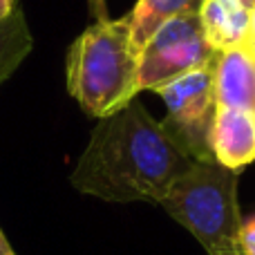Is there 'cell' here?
<instances>
[{"instance_id": "1", "label": "cell", "mask_w": 255, "mask_h": 255, "mask_svg": "<svg viewBox=\"0 0 255 255\" xmlns=\"http://www.w3.org/2000/svg\"><path fill=\"white\" fill-rule=\"evenodd\" d=\"M195 159L141 103L99 119L70 175L79 193L115 204H161Z\"/></svg>"}, {"instance_id": "2", "label": "cell", "mask_w": 255, "mask_h": 255, "mask_svg": "<svg viewBox=\"0 0 255 255\" xmlns=\"http://www.w3.org/2000/svg\"><path fill=\"white\" fill-rule=\"evenodd\" d=\"M65 76L70 97L94 119H106L134 101L139 52L128 18L90 25L67 52Z\"/></svg>"}, {"instance_id": "3", "label": "cell", "mask_w": 255, "mask_h": 255, "mask_svg": "<svg viewBox=\"0 0 255 255\" xmlns=\"http://www.w3.org/2000/svg\"><path fill=\"white\" fill-rule=\"evenodd\" d=\"M238 181V170L217 161H193L172 184L161 206L208 255H242Z\"/></svg>"}, {"instance_id": "4", "label": "cell", "mask_w": 255, "mask_h": 255, "mask_svg": "<svg viewBox=\"0 0 255 255\" xmlns=\"http://www.w3.org/2000/svg\"><path fill=\"white\" fill-rule=\"evenodd\" d=\"M215 49L204 38L199 13L168 20L139 52V92H157L163 85L206 67L215 61Z\"/></svg>"}, {"instance_id": "5", "label": "cell", "mask_w": 255, "mask_h": 255, "mask_svg": "<svg viewBox=\"0 0 255 255\" xmlns=\"http://www.w3.org/2000/svg\"><path fill=\"white\" fill-rule=\"evenodd\" d=\"M166 103V130L195 161H215L211 130L215 121V74L213 63L157 90Z\"/></svg>"}, {"instance_id": "6", "label": "cell", "mask_w": 255, "mask_h": 255, "mask_svg": "<svg viewBox=\"0 0 255 255\" xmlns=\"http://www.w3.org/2000/svg\"><path fill=\"white\" fill-rule=\"evenodd\" d=\"M213 74L217 106L255 112V49L251 40L220 49L213 61Z\"/></svg>"}, {"instance_id": "7", "label": "cell", "mask_w": 255, "mask_h": 255, "mask_svg": "<svg viewBox=\"0 0 255 255\" xmlns=\"http://www.w3.org/2000/svg\"><path fill=\"white\" fill-rule=\"evenodd\" d=\"M213 159L231 170L255 161V112L217 106L211 130Z\"/></svg>"}, {"instance_id": "8", "label": "cell", "mask_w": 255, "mask_h": 255, "mask_svg": "<svg viewBox=\"0 0 255 255\" xmlns=\"http://www.w3.org/2000/svg\"><path fill=\"white\" fill-rule=\"evenodd\" d=\"M204 38L215 52L249 40L251 34V11L229 2V0H204L199 9Z\"/></svg>"}, {"instance_id": "9", "label": "cell", "mask_w": 255, "mask_h": 255, "mask_svg": "<svg viewBox=\"0 0 255 255\" xmlns=\"http://www.w3.org/2000/svg\"><path fill=\"white\" fill-rule=\"evenodd\" d=\"M204 0H139L130 13H128V22H130V34L132 45L136 52L148 45V40L157 34L159 27H163L168 20L177 16H186V13H199Z\"/></svg>"}, {"instance_id": "10", "label": "cell", "mask_w": 255, "mask_h": 255, "mask_svg": "<svg viewBox=\"0 0 255 255\" xmlns=\"http://www.w3.org/2000/svg\"><path fill=\"white\" fill-rule=\"evenodd\" d=\"M31 45L34 38L27 29L22 11L16 9L7 20L0 22V83H4L25 61V56L31 52Z\"/></svg>"}, {"instance_id": "11", "label": "cell", "mask_w": 255, "mask_h": 255, "mask_svg": "<svg viewBox=\"0 0 255 255\" xmlns=\"http://www.w3.org/2000/svg\"><path fill=\"white\" fill-rule=\"evenodd\" d=\"M238 240H240V253L242 255H255V215L242 220Z\"/></svg>"}, {"instance_id": "12", "label": "cell", "mask_w": 255, "mask_h": 255, "mask_svg": "<svg viewBox=\"0 0 255 255\" xmlns=\"http://www.w3.org/2000/svg\"><path fill=\"white\" fill-rule=\"evenodd\" d=\"M88 7L97 20H106L108 18V4L106 0H88Z\"/></svg>"}, {"instance_id": "13", "label": "cell", "mask_w": 255, "mask_h": 255, "mask_svg": "<svg viewBox=\"0 0 255 255\" xmlns=\"http://www.w3.org/2000/svg\"><path fill=\"white\" fill-rule=\"evenodd\" d=\"M16 9H18L16 0H0V22L7 20V18L11 16V13L16 11Z\"/></svg>"}, {"instance_id": "14", "label": "cell", "mask_w": 255, "mask_h": 255, "mask_svg": "<svg viewBox=\"0 0 255 255\" xmlns=\"http://www.w3.org/2000/svg\"><path fill=\"white\" fill-rule=\"evenodd\" d=\"M0 255H16V251H13L11 244H9L7 235L2 233V229H0Z\"/></svg>"}, {"instance_id": "15", "label": "cell", "mask_w": 255, "mask_h": 255, "mask_svg": "<svg viewBox=\"0 0 255 255\" xmlns=\"http://www.w3.org/2000/svg\"><path fill=\"white\" fill-rule=\"evenodd\" d=\"M229 2L238 4V7L247 9V11H253V9H255V0H229Z\"/></svg>"}, {"instance_id": "16", "label": "cell", "mask_w": 255, "mask_h": 255, "mask_svg": "<svg viewBox=\"0 0 255 255\" xmlns=\"http://www.w3.org/2000/svg\"><path fill=\"white\" fill-rule=\"evenodd\" d=\"M249 38L255 40V9L251 11V34H249Z\"/></svg>"}]
</instances>
